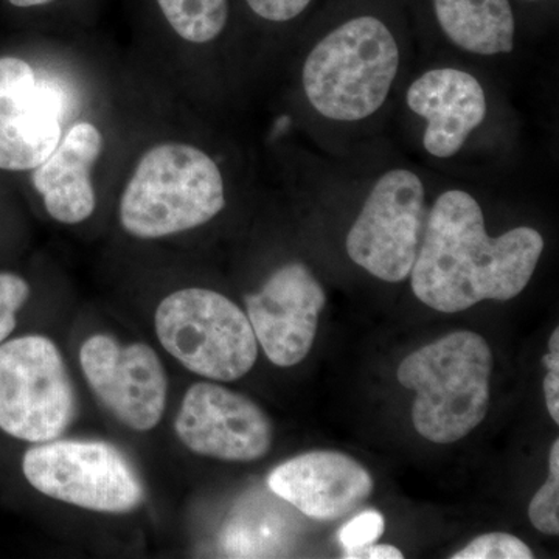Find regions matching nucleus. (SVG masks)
<instances>
[{"mask_svg": "<svg viewBox=\"0 0 559 559\" xmlns=\"http://www.w3.org/2000/svg\"><path fill=\"white\" fill-rule=\"evenodd\" d=\"M543 250V235L532 227L488 237L476 198L448 190L426 219L411 272L412 289L423 304L447 314L484 300H511L527 288Z\"/></svg>", "mask_w": 559, "mask_h": 559, "instance_id": "f257e3e1", "label": "nucleus"}, {"mask_svg": "<svg viewBox=\"0 0 559 559\" xmlns=\"http://www.w3.org/2000/svg\"><path fill=\"white\" fill-rule=\"evenodd\" d=\"M492 353L474 331H454L400 364L403 388L414 390L412 421L423 439L450 444L487 417Z\"/></svg>", "mask_w": 559, "mask_h": 559, "instance_id": "f03ea898", "label": "nucleus"}, {"mask_svg": "<svg viewBox=\"0 0 559 559\" xmlns=\"http://www.w3.org/2000/svg\"><path fill=\"white\" fill-rule=\"evenodd\" d=\"M400 62L399 43L384 22L353 17L312 47L301 86L311 108L325 119L366 120L388 100Z\"/></svg>", "mask_w": 559, "mask_h": 559, "instance_id": "7ed1b4c3", "label": "nucleus"}, {"mask_svg": "<svg viewBox=\"0 0 559 559\" xmlns=\"http://www.w3.org/2000/svg\"><path fill=\"white\" fill-rule=\"evenodd\" d=\"M226 205L216 162L197 146L162 143L140 159L120 201V221L143 240L197 229Z\"/></svg>", "mask_w": 559, "mask_h": 559, "instance_id": "20e7f679", "label": "nucleus"}, {"mask_svg": "<svg viewBox=\"0 0 559 559\" xmlns=\"http://www.w3.org/2000/svg\"><path fill=\"white\" fill-rule=\"evenodd\" d=\"M154 325L162 347L207 380H240L259 358L248 314L216 290H176L160 301Z\"/></svg>", "mask_w": 559, "mask_h": 559, "instance_id": "39448f33", "label": "nucleus"}, {"mask_svg": "<svg viewBox=\"0 0 559 559\" xmlns=\"http://www.w3.org/2000/svg\"><path fill=\"white\" fill-rule=\"evenodd\" d=\"M76 414V399L60 349L49 337L0 345V429L17 440H57Z\"/></svg>", "mask_w": 559, "mask_h": 559, "instance_id": "423d86ee", "label": "nucleus"}, {"mask_svg": "<svg viewBox=\"0 0 559 559\" xmlns=\"http://www.w3.org/2000/svg\"><path fill=\"white\" fill-rule=\"evenodd\" d=\"M22 471L47 498L97 513H131L145 499L130 460L105 441L38 443L25 452Z\"/></svg>", "mask_w": 559, "mask_h": 559, "instance_id": "0eeeda50", "label": "nucleus"}, {"mask_svg": "<svg viewBox=\"0 0 559 559\" xmlns=\"http://www.w3.org/2000/svg\"><path fill=\"white\" fill-rule=\"evenodd\" d=\"M426 219V190L419 176L404 168L384 173L348 231V257L382 282H404L417 259Z\"/></svg>", "mask_w": 559, "mask_h": 559, "instance_id": "6e6552de", "label": "nucleus"}, {"mask_svg": "<svg viewBox=\"0 0 559 559\" xmlns=\"http://www.w3.org/2000/svg\"><path fill=\"white\" fill-rule=\"evenodd\" d=\"M80 364L92 392L121 425L138 432L159 425L168 381L150 345L123 347L108 334H95L81 347Z\"/></svg>", "mask_w": 559, "mask_h": 559, "instance_id": "1a4fd4ad", "label": "nucleus"}, {"mask_svg": "<svg viewBox=\"0 0 559 559\" xmlns=\"http://www.w3.org/2000/svg\"><path fill=\"white\" fill-rule=\"evenodd\" d=\"M66 97L20 58H0V170L38 168L61 142Z\"/></svg>", "mask_w": 559, "mask_h": 559, "instance_id": "9d476101", "label": "nucleus"}, {"mask_svg": "<svg viewBox=\"0 0 559 559\" xmlns=\"http://www.w3.org/2000/svg\"><path fill=\"white\" fill-rule=\"evenodd\" d=\"M175 430L194 454L224 462H255L271 450L267 415L248 396L213 382L187 390Z\"/></svg>", "mask_w": 559, "mask_h": 559, "instance_id": "9b49d317", "label": "nucleus"}, {"mask_svg": "<svg viewBox=\"0 0 559 559\" xmlns=\"http://www.w3.org/2000/svg\"><path fill=\"white\" fill-rule=\"evenodd\" d=\"M245 300L257 342L272 364L293 367L307 358L326 294L305 264L278 267L259 293L249 294Z\"/></svg>", "mask_w": 559, "mask_h": 559, "instance_id": "f8f14e48", "label": "nucleus"}, {"mask_svg": "<svg viewBox=\"0 0 559 559\" xmlns=\"http://www.w3.org/2000/svg\"><path fill=\"white\" fill-rule=\"evenodd\" d=\"M267 487L311 520L336 521L370 498L373 479L344 452L312 451L275 466Z\"/></svg>", "mask_w": 559, "mask_h": 559, "instance_id": "ddd939ff", "label": "nucleus"}, {"mask_svg": "<svg viewBox=\"0 0 559 559\" xmlns=\"http://www.w3.org/2000/svg\"><path fill=\"white\" fill-rule=\"evenodd\" d=\"M407 106L426 121L423 146L450 159L487 119V94L476 76L454 68L430 69L411 84Z\"/></svg>", "mask_w": 559, "mask_h": 559, "instance_id": "4468645a", "label": "nucleus"}, {"mask_svg": "<svg viewBox=\"0 0 559 559\" xmlns=\"http://www.w3.org/2000/svg\"><path fill=\"white\" fill-rule=\"evenodd\" d=\"M102 150V132L83 121L73 124L49 159L35 168L33 186L43 197L51 218L58 223H83L94 213L91 170Z\"/></svg>", "mask_w": 559, "mask_h": 559, "instance_id": "2eb2a0df", "label": "nucleus"}, {"mask_svg": "<svg viewBox=\"0 0 559 559\" xmlns=\"http://www.w3.org/2000/svg\"><path fill=\"white\" fill-rule=\"evenodd\" d=\"M441 32L459 49L481 57L510 53L516 22L510 0H433Z\"/></svg>", "mask_w": 559, "mask_h": 559, "instance_id": "dca6fc26", "label": "nucleus"}, {"mask_svg": "<svg viewBox=\"0 0 559 559\" xmlns=\"http://www.w3.org/2000/svg\"><path fill=\"white\" fill-rule=\"evenodd\" d=\"M180 38L205 44L218 38L229 20V0H157Z\"/></svg>", "mask_w": 559, "mask_h": 559, "instance_id": "f3484780", "label": "nucleus"}, {"mask_svg": "<svg viewBox=\"0 0 559 559\" xmlns=\"http://www.w3.org/2000/svg\"><path fill=\"white\" fill-rule=\"evenodd\" d=\"M549 479L539 488L530 502L528 518L535 528L546 535L559 533V441L555 440L550 450Z\"/></svg>", "mask_w": 559, "mask_h": 559, "instance_id": "a211bd4d", "label": "nucleus"}, {"mask_svg": "<svg viewBox=\"0 0 559 559\" xmlns=\"http://www.w3.org/2000/svg\"><path fill=\"white\" fill-rule=\"evenodd\" d=\"M452 559H532L527 544L509 533H487L471 540Z\"/></svg>", "mask_w": 559, "mask_h": 559, "instance_id": "6ab92c4d", "label": "nucleus"}, {"mask_svg": "<svg viewBox=\"0 0 559 559\" xmlns=\"http://www.w3.org/2000/svg\"><path fill=\"white\" fill-rule=\"evenodd\" d=\"M31 297V286L24 278L10 272L0 274V345L16 329L17 311Z\"/></svg>", "mask_w": 559, "mask_h": 559, "instance_id": "aec40b11", "label": "nucleus"}, {"mask_svg": "<svg viewBox=\"0 0 559 559\" xmlns=\"http://www.w3.org/2000/svg\"><path fill=\"white\" fill-rule=\"evenodd\" d=\"M384 518L378 511H364L349 520L340 532V540L344 554L362 549L377 543L384 533Z\"/></svg>", "mask_w": 559, "mask_h": 559, "instance_id": "412c9836", "label": "nucleus"}, {"mask_svg": "<svg viewBox=\"0 0 559 559\" xmlns=\"http://www.w3.org/2000/svg\"><path fill=\"white\" fill-rule=\"evenodd\" d=\"M544 366L547 367L544 380V395H546L547 411L554 421L559 423V330H555L549 342V353L544 356Z\"/></svg>", "mask_w": 559, "mask_h": 559, "instance_id": "4be33fe9", "label": "nucleus"}, {"mask_svg": "<svg viewBox=\"0 0 559 559\" xmlns=\"http://www.w3.org/2000/svg\"><path fill=\"white\" fill-rule=\"evenodd\" d=\"M250 10L261 20L288 22L300 16L311 0H246Z\"/></svg>", "mask_w": 559, "mask_h": 559, "instance_id": "5701e85b", "label": "nucleus"}, {"mask_svg": "<svg viewBox=\"0 0 559 559\" xmlns=\"http://www.w3.org/2000/svg\"><path fill=\"white\" fill-rule=\"evenodd\" d=\"M404 555L395 546L388 544H370L362 549L344 554L347 559H403Z\"/></svg>", "mask_w": 559, "mask_h": 559, "instance_id": "b1692460", "label": "nucleus"}, {"mask_svg": "<svg viewBox=\"0 0 559 559\" xmlns=\"http://www.w3.org/2000/svg\"><path fill=\"white\" fill-rule=\"evenodd\" d=\"M50 2H53V0H10V3L20 7V9H31V7L46 5Z\"/></svg>", "mask_w": 559, "mask_h": 559, "instance_id": "393cba45", "label": "nucleus"}, {"mask_svg": "<svg viewBox=\"0 0 559 559\" xmlns=\"http://www.w3.org/2000/svg\"><path fill=\"white\" fill-rule=\"evenodd\" d=\"M528 2H536V0H528Z\"/></svg>", "mask_w": 559, "mask_h": 559, "instance_id": "a878e982", "label": "nucleus"}]
</instances>
